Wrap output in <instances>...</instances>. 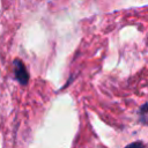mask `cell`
Here are the masks:
<instances>
[{
  "instance_id": "obj_3",
  "label": "cell",
  "mask_w": 148,
  "mask_h": 148,
  "mask_svg": "<svg viewBox=\"0 0 148 148\" xmlns=\"http://www.w3.org/2000/svg\"><path fill=\"white\" fill-rule=\"evenodd\" d=\"M125 148H145V145L141 141H135V142H132V143L127 145Z\"/></svg>"
},
{
  "instance_id": "obj_2",
  "label": "cell",
  "mask_w": 148,
  "mask_h": 148,
  "mask_svg": "<svg viewBox=\"0 0 148 148\" xmlns=\"http://www.w3.org/2000/svg\"><path fill=\"white\" fill-rule=\"evenodd\" d=\"M139 116H140L141 123L145 124V125H148V102H147L146 104H143V105L140 108Z\"/></svg>"
},
{
  "instance_id": "obj_1",
  "label": "cell",
  "mask_w": 148,
  "mask_h": 148,
  "mask_svg": "<svg viewBox=\"0 0 148 148\" xmlns=\"http://www.w3.org/2000/svg\"><path fill=\"white\" fill-rule=\"evenodd\" d=\"M14 73H15L16 80H17L21 84H27V83H28V81H29L28 71H27L24 64H23L20 59H15V60H14Z\"/></svg>"
}]
</instances>
